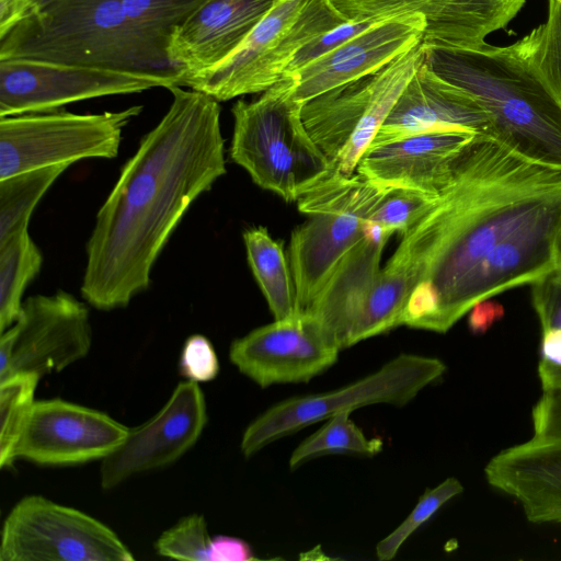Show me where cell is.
<instances>
[{
	"label": "cell",
	"instance_id": "obj_1",
	"mask_svg": "<svg viewBox=\"0 0 561 561\" xmlns=\"http://www.w3.org/2000/svg\"><path fill=\"white\" fill-rule=\"evenodd\" d=\"M559 206L561 169L478 133L391 256L414 279L400 325L446 333L473 307L472 289L490 254Z\"/></svg>",
	"mask_w": 561,
	"mask_h": 561
},
{
	"label": "cell",
	"instance_id": "obj_2",
	"mask_svg": "<svg viewBox=\"0 0 561 561\" xmlns=\"http://www.w3.org/2000/svg\"><path fill=\"white\" fill-rule=\"evenodd\" d=\"M168 90L167 113L122 168L87 242L81 295L103 311L148 289L187 209L226 173L219 102L180 85Z\"/></svg>",
	"mask_w": 561,
	"mask_h": 561
},
{
	"label": "cell",
	"instance_id": "obj_3",
	"mask_svg": "<svg viewBox=\"0 0 561 561\" xmlns=\"http://www.w3.org/2000/svg\"><path fill=\"white\" fill-rule=\"evenodd\" d=\"M424 53L430 70L489 112L492 136L530 160L561 169V103L516 42L477 48L424 46Z\"/></svg>",
	"mask_w": 561,
	"mask_h": 561
},
{
	"label": "cell",
	"instance_id": "obj_4",
	"mask_svg": "<svg viewBox=\"0 0 561 561\" xmlns=\"http://www.w3.org/2000/svg\"><path fill=\"white\" fill-rule=\"evenodd\" d=\"M0 59H34L161 77L180 84L168 55L147 42L121 0H55L0 35Z\"/></svg>",
	"mask_w": 561,
	"mask_h": 561
},
{
	"label": "cell",
	"instance_id": "obj_5",
	"mask_svg": "<svg viewBox=\"0 0 561 561\" xmlns=\"http://www.w3.org/2000/svg\"><path fill=\"white\" fill-rule=\"evenodd\" d=\"M294 80L284 78L252 101L232 106L231 159L253 182L287 202L298 201L332 171L309 136L302 103L293 95Z\"/></svg>",
	"mask_w": 561,
	"mask_h": 561
},
{
	"label": "cell",
	"instance_id": "obj_6",
	"mask_svg": "<svg viewBox=\"0 0 561 561\" xmlns=\"http://www.w3.org/2000/svg\"><path fill=\"white\" fill-rule=\"evenodd\" d=\"M390 191L359 174L331 171L298 199L299 210L309 216L294 230L289 245L299 313L309 308L340 262L362 240L366 219Z\"/></svg>",
	"mask_w": 561,
	"mask_h": 561
},
{
	"label": "cell",
	"instance_id": "obj_7",
	"mask_svg": "<svg viewBox=\"0 0 561 561\" xmlns=\"http://www.w3.org/2000/svg\"><path fill=\"white\" fill-rule=\"evenodd\" d=\"M345 22L330 0H277L232 54L183 87L218 102L264 92L285 78L300 48Z\"/></svg>",
	"mask_w": 561,
	"mask_h": 561
},
{
	"label": "cell",
	"instance_id": "obj_8",
	"mask_svg": "<svg viewBox=\"0 0 561 561\" xmlns=\"http://www.w3.org/2000/svg\"><path fill=\"white\" fill-rule=\"evenodd\" d=\"M424 56L421 43L380 70L302 103V123L333 172L353 175Z\"/></svg>",
	"mask_w": 561,
	"mask_h": 561
},
{
	"label": "cell",
	"instance_id": "obj_9",
	"mask_svg": "<svg viewBox=\"0 0 561 561\" xmlns=\"http://www.w3.org/2000/svg\"><path fill=\"white\" fill-rule=\"evenodd\" d=\"M445 371V363L436 357L402 353L376 371L339 389L290 397L270 407L245 427L241 451L251 457L284 436L362 407L405 405Z\"/></svg>",
	"mask_w": 561,
	"mask_h": 561
},
{
	"label": "cell",
	"instance_id": "obj_10",
	"mask_svg": "<svg viewBox=\"0 0 561 561\" xmlns=\"http://www.w3.org/2000/svg\"><path fill=\"white\" fill-rule=\"evenodd\" d=\"M142 107L75 114L64 111L0 117V179L83 159L116 158L123 131Z\"/></svg>",
	"mask_w": 561,
	"mask_h": 561
},
{
	"label": "cell",
	"instance_id": "obj_11",
	"mask_svg": "<svg viewBox=\"0 0 561 561\" xmlns=\"http://www.w3.org/2000/svg\"><path fill=\"white\" fill-rule=\"evenodd\" d=\"M108 526L42 495L21 499L5 517L0 561H131Z\"/></svg>",
	"mask_w": 561,
	"mask_h": 561
},
{
	"label": "cell",
	"instance_id": "obj_12",
	"mask_svg": "<svg viewBox=\"0 0 561 561\" xmlns=\"http://www.w3.org/2000/svg\"><path fill=\"white\" fill-rule=\"evenodd\" d=\"M92 344L90 312L58 290L28 297L18 320L0 337V380L32 373L41 378L85 357Z\"/></svg>",
	"mask_w": 561,
	"mask_h": 561
},
{
	"label": "cell",
	"instance_id": "obj_13",
	"mask_svg": "<svg viewBox=\"0 0 561 561\" xmlns=\"http://www.w3.org/2000/svg\"><path fill=\"white\" fill-rule=\"evenodd\" d=\"M175 84L164 78L34 59H0V117Z\"/></svg>",
	"mask_w": 561,
	"mask_h": 561
},
{
	"label": "cell",
	"instance_id": "obj_14",
	"mask_svg": "<svg viewBox=\"0 0 561 561\" xmlns=\"http://www.w3.org/2000/svg\"><path fill=\"white\" fill-rule=\"evenodd\" d=\"M341 351L307 313L275 320L234 340L230 362L262 388L308 382L332 367Z\"/></svg>",
	"mask_w": 561,
	"mask_h": 561
},
{
	"label": "cell",
	"instance_id": "obj_15",
	"mask_svg": "<svg viewBox=\"0 0 561 561\" xmlns=\"http://www.w3.org/2000/svg\"><path fill=\"white\" fill-rule=\"evenodd\" d=\"M129 428L108 414L62 399L36 400L16 448L41 466H75L104 459Z\"/></svg>",
	"mask_w": 561,
	"mask_h": 561
},
{
	"label": "cell",
	"instance_id": "obj_16",
	"mask_svg": "<svg viewBox=\"0 0 561 561\" xmlns=\"http://www.w3.org/2000/svg\"><path fill=\"white\" fill-rule=\"evenodd\" d=\"M206 423V401L198 383L180 382L157 414L129 428L121 446L102 459V488L113 489L137 473L176 461L195 445Z\"/></svg>",
	"mask_w": 561,
	"mask_h": 561
},
{
	"label": "cell",
	"instance_id": "obj_17",
	"mask_svg": "<svg viewBox=\"0 0 561 561\" xmlns=\"http://www.w3.org/2000/svg\"><path fill=\"white\" fill-rule=\"evenodd\" d=\"M347 21L377 20L403 13L425 19L424 46L477 48L504 28L526 0H330Z\"/></svg>",
	"mask_w": 561,
	"mask_h": 561
},
{
	"label": "cell",
	"instance_id": "obj_18",
	"mask_svg": "<svg viewBox=\"0 0 561 561\" xmlns=\"http://www.w3.org/2000/svg\"><path fill=\"white\" fill-rule=\"evenodd\" d=\"M477 134L463 128H443L371 142L356 171L379 187L411 190L435 197Z\"/></svg>",
	"mask_w": 561,
	"mask_h": 561
},
{
	"label": "cell",
	"instance_id": "obj_19",
	"mask_svg": "<svg viewBox=\"0 0 561 561\" xmlns=\"http://www.w3.org/2000/svg\"><path fill=\"white\" fill-rule=\"evenodd\" d=\"M425 19L403 13L376 21L330 53L312 60L291 78L294 99L305 103L329 90L374 73L422 43Z\"/></svg>",
	"mask_w": 561,
	"mask_h": 561
},
{
	"label": "cell",
	"instance_id": "obj_20",
	"mask_svg": "<svg viewBox=\"0 0 561 561\" xmlns=\"http://www.w3.org/2000/svg\"><path fill=\"white\" fill-rule=\"evenodd\" d=\"M277 0H207L172 33L167 53L180 87L232 54Z\"/></svg>",
	"mask_w": 561,
	"mask_h": 561
},
{
	"label": "cell",
	"instance_id": "obj_21",
	"mask_svg": "<svg viewBox=\"0 0 561 561\" xmlns=\"http://www.w3.org/2000/svg\"><path fill=\"white\" fill-rule=\"evenodd\" d=\"M362 240L340 262L309 308V314L340 351L356 343V333L381 270L383 248L391 237L365 224Z\"/></svg>",
	"mask_w": 561,
	"mask_h": 561
},
{
	"label": "cell",
	"instance_id": "obj_22",
	"mask_svg": "<svg viewBox=\"0 0 561 561\" xmlns=\"http://www.w3.org/2000/svg\"><path fill=\"white\" fill-rule=\"evenodd\" d=\"M484 477L515 499L530 523H561V436L534 435L501 450L484 467Z\"/></svg>",
	"mask_w": 561,
	"mask_h": 561
},
{
	"label": "cell",
	"instance_id": "obj_23",
	"mask_svg": "<svg viewBox=\"0 0 561 561\" xmlns=\"http://www.w3.org/2000/svg\"><path fill=\"white\" fill-rule=\"evenodd\" d=\"M443 128L493 135L489 112L468 92L445 81L423 64L398 98L373 142Z\"/></svg>",
	"mask_w": 561,
	"mask_h": 561
},
{
	"label": "cell",
	"instance_id": "obj_24",
	"mask_svg": "<svg viewBox=\"0 0 561 561\" xmlns=\"http://www.w3.org/2000/svg\"><path fill=\"white\" fill-rule=\"evenodd\" d=\"M243 242L249 265L275 320L297 316L295 284L283 241L274 240L264 227H252L243 232Z\"/></svg>",
	"mask_w": 561,
	"mask_h": 561
},
{
	"label": "cell",
	"instance_id": "obj_25",
	"mask_svg": "<svg viewBox=\"0 0 561 561\" xmlns=\"http://www.w3.org/2000/svg\"><path fill=\"white\" fill-rule=\"evenodd\" d=\"M43 255L30 236L28 227L16 230L0 242V332L19 318L22 297L39 273Z\"/></svg>",
	"mask_w": 561,
	"mask_h": 561
},
{
	"label": "cell",
	"instance_id": "obj_26",
	"mask_svg": "<svg viewBox=\"0 0 561 561\" xmlns=\"http://www.w3.org/2000/svg\"><path fill=\"white\" fill-rule=\"evenodd\" d=\"M67 168L50 165L0 179V242L28 227L36 205Z\"/></svg>",
	"mask_w": 561,
	"mask_h": 561
},
{
	"label": "cell",
	"instance_id": "obj_27",
	"mask_svg": "<svg viewBox=\"0 0 561 561\" xmlns=\"http://www.w3.org/2000/svg\"><path fill=\"white\" fill-rule=\"evenodd\" d=\"M348 412L331 416L314 433L305 438L291 453L289 468L295 470L304 462L334 454H353L373 457L382 449V442L369 438L352 421Z\"/></svg>",
	"mask_w": 561,
	"mask_h": 561
},
{
	"label": "cell",
	"instance_id": "obj_28",
	"mask_svg": "<svg viewBox=\"0 0 561 561\" xmlns=\"http://www.w3.org/2000/svg\"><path fill=\"white\" fill-rule=\"evenodd\" d=\"M41 377L32 373L0 380V467H11L35 403Z\"/></svg>",
	"mask_w": 561,
	"mask_h": 561
},
{
	"label": "cell",
	"instance_id": "obj_29",
	"mask_svg": "<svg viewBox=\"0 0 561 561\" xmlns=\"http://www.w3.org/2000/svg\"><path fill=\"white\" fill-rule=\"evenodd\" d=\"M207 0H121L136 31L150 44L167 53L169 39L196 9Z\"/></svg>",
	"mask_w": 561,
	"mask_h": 561
},
{
	"label": "cell",
	"instance_id": "obj_30",
	"mask_svg": "<svg viewBox=\"0 0 561 561\" xmlns=\"http://www.w3.org/2000/svg\"><path fill=\"white\" fill-rule=\"evenodd\" d=\"M463 492L461 482L447 478L433 489H428L419 499L408 517L376 546L378 560H392L408 538L426 523L443 505Z\"/></svg>",
	"mask_w": 561,
	"mask_h": 561
},
{
	"label": "cell",
	"instance_id": "obj_31",
	"mask_svg": "<svg viewBox=\"0 0 561 561\" xmlns=\"http://www.w3.org/2000/svg\"><path fill=\"white\" fill-rule=\"evenodd\" d=\"M210 541L204 516L191 514L163 531L154 542V549L164 558L209 561Z\"/></svg>",
	"mask_w": 561,
	"mask_h": 561
},
{
	"label": "cell",
	"instance_id": "obj_32",
	"mask_svg": "<svg viewBox=\"0 0 561 561\" xmlns=\"http://www.w3.org/2000/svg\"><path fill=\"white\" fill-rule=\"evenodd\" d=\"M434 197L411 190H391L365 224L393 234L407 232L432 206Z\"/></svg>",
	"mask_w": 561,
	"mask_h": 561
},
{
	"label": "cell",
	"instance_id": "obj_33",
	"mask_svg": "<svg viewBox=\"0 0 561 561\" xmlns=\"http://www.w3.org/2000/svg\"><path fill=\"white\" fill-rule=\"evenodd\" d=\"M220 370L219 359L211 342L202 334L188 336L181 350L179 373L187 381L208 382Z\"/></svg>",
	"mask_w": 561,
	"mask_h": 561
},
{
	"label": "cell",
	"instance_id": "obj_34",
	"mask_svg": "<svg viewBox=\"0 0 561 561\" xmlns=\"http://www.w3.org/2000/svg\"><path fill=\"white\" fill-rule=\"evenodd\" d=\"M378 20L380 19L347 21L312 39L295 54L286 69L285 78L293 76L307 64L335 49L344 42L368 28Z\"/></svg>",
	"mask_w": 561,
	"mask_h": 561
},
{
	"label": "cell",
	"instance_id": "obj_35",
	"mask_svg": "<svg viewBox=\"0 0 561 561\" xmlns=\"http://www.w3.org/2000/svg\"><path fill=\"white\" fill-rule=\"evenodd\" d=\"M531 301L541 330L561 329V266L531 284Z\"/></svg>",
	"mask_w": 561,
	"mask_h": 561
},
{
	"label": "cell",
	"instance_id": "obj_36",
	"mask_svg": "<svg viewBox=\"0 0 561 561\" xmlns=\"http://www.w3.org/2000/svg\"><path fill=\"white\" fill-rule=\"evenodd\" d=\"M534 435L561 436V389L546 390L533 407Z\"/></svg>",
	"mask_w": 561,
	"mask_h": 561
},
{
	"label": "cell",
	"instance_id": "obj_37",
	"mask_svg": "<svg viewBox=\"0 0 561 561\" xmlns=\"http://www.w3.org/2000/svg\"><path fill=\"white\" fill-rule=\"evenodd\" d=\"M255 559L250 545L240 538L225 535L211 538L209 561H250Z\"/></svg>",
	"mask_w": 561,
	"mask_h": 561
},
{
	"label": "cell",
	"instance_id": "obj_38",
	"mask_svg": "<svg viewBox=\"0 0 561 561\" xmlns=\"http://www.w3.org/2000/svg\"><path fill=\"white\" fill-rule=\"evenodd\" d=\"M468 328L472 334H484L504 317V308L491 298L479 301L468 312Z\"/></svg>",
	"mask_w": 561,
	"mask_h": 561
},
{
	"label": "cell",
	"instance_id": "obj_39",
	"mask_svg": "<svg viewBox=\"0 0 561 561\" xmlns=\"http://www.w3.org/2000/svg\"><path fill=\"white\" fill-rule=\"evenodd\" d=\"M540 355V359L561 367V329L541 330Z\"/></svg>",
	"mask_w": 561,
	"mask_h": 561
},
{
	"label": "cell",
	"instance_id": "obj_40",
	"mask_svg": "<svg viewBox=\"0 0 561 561\" xmlns=\"http://www.w3.org/2000/svg\"><path fill=\"white\" fill-rule=\"evenodd\" d=\"M538 376L542 391L561 389V367L540 359L538 365Z\"/></svg>",
	"mask_w": 561,
	"mask_h": 561
},
{
	"label": "cell",
	"instance_id": "obj_41",
	"mask_svg": "<svg viewBox=\"0 0 561 561\" xmlns=\"http://www.w3.org/2000/svg\"><path fill=\"white\" fill-rule=\"evenodd\" d=\"M54 1L55 0H30L32 13L44 9Z\"/></svg>",
	"mask_w": 561,
	"mask_h": 561
},
{
	"label": "cell",
	"instance_id": "obj_42",
	"mask_svg": "<svg viewBox=\"0 0 561 561\" xmlns=\"http://www.w3.org/2000/svg\"><path fill=\"white\" fill-rule=\"evenodd\" d=\"M556 259L557 264L561 266V228L558 232L557 241H556Z\"/></svg>",
	"mask_w": 561,
	"mask_h": 561
},
{
	"label": "cell",
	"instance_id": "obj_43",
	"mask_svg": "<svg viewBox=\"0 0 561 561\" xmlns=\"http://www.w3.org/2000/svg\"><path fill=\"white\" fill-rule=\"evenodd\" d=\"M561 3V0H558Z\"/></svg>",
	"mask_w": 561,
	"mask_h": 561
}]
</instances>
